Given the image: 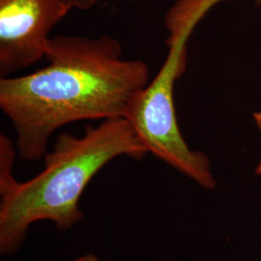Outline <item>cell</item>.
Listing matches in <instances>:
<instances>
[{"instance_id":"1","label":"cell","mask_w":261,"mask_h":261,"mask_svg":"<svg viewBox=\"0 0 261 261\" xmlns=\"http://www.w3.org/2000/svg\"><path fill=\"white\" fill-rule=\"evenodd\" d=\"M47 64L0 79V109L13 124L20 159L45 157L48 140L70 123L126 118L150 82L148 65L126 59L110 35L50 39Z\"/></svg>"},{"instance_id":"2","label":"cell","mask_w":261,"mask_h":261,"mask_svg":"<svg viewBox=\"0 0 261 261\" xmlns=\"http://www.w3.org/2000/svg\"><path fill=\"white\" fill-rule=\"evenodd\" d=\"M148 153L127 118L89 125L82 137L59 134L39 174L0 183L1 254L17 252L30 225L40 221L70 229L83 219L79 202L85 188L103 167L118 157L140 161Z\"/></svg>"},{"instance_id":"3","label":"cell","mask_w":261,"mask_h":261,"mask_svg":"<svg viewBox=\"0 0 261 261\" xmlns=\"http://www.w3.org/2000/svg\"><path fill=\"white\" fill-rule=\"evenodd\" d=\"M224 1L227 0H176L169 8L164 19L168 55L126 117L149 153L206 190H214L217 181L205 153L191 149L179 129L174 88L185 73L188 42L194 30ZM255 3L261 5V0Z\"/></svg>"},{"instance_id":"4","label":"cell","mask_w":261,"mask_h":261,"mask_svg":"<svg viewBox=\"0 0 261 261\" xmlns=\"http://www.w3.org/2000/svg\"><path fill=\"white\" fill-rule=\"evenodd\" d=\"M72 8L63 0H0V75L46 57L51 30Z\"/></svg>"},{"instance_id":"5","label":"cell","mask_w":261,"mask_h":261,"mask_svg":"<svg viewBox=\"0 0 261 261\" xmlns=\"http://www.w3.org/2000/svg\"><path fill=\"white\" fill-rule=\"evenodd\" d=\"M72 9L87 10L95 4L94 0H63Z\"/></svg>"},{"instance_id":"6","label":"cell","mask_w":261,"mask_h":261,"mask_svg":"<svg viewBox=\"0 0 261 261\" xmlns=\"http://www.w3.org/2000/svg\"><path fill=\"white\" fill-rule=\"evenodd\" d=\"M252 117H253V120L255 122L258 130H260L261 133V111L260 112H254L252 114ZM255 173L257 175H261V158L259 160V163H258L257 167H256V169H255Z\"/></svg>"},{"instance_id":"7","label":"cell","mask_w":261,"mask_h":261,"mask_svg":"<svg viewBox=\"0 0 261 261\" xmlns=\"http://www.w3.org/2000/svg\"><path fill=\"white\" fill-rule=\"evenodd\" d=\"M73 261H98V257L93 253H87Z\"/></svg>"},{"instance_id":"8","label":"cell","mask_w":261,"mask_h":261,"mask_svg":"<svg viewBox=\"0 0 261 261\" xmlns=\"http://www.w3.org/2000/svg\"><path fill=\"white\" fill-rule=\"evenodd\" d=\"M95 1V4L96 3H99V2H102V1H108V0H94Z\"/></svg>"}]
</instances>
